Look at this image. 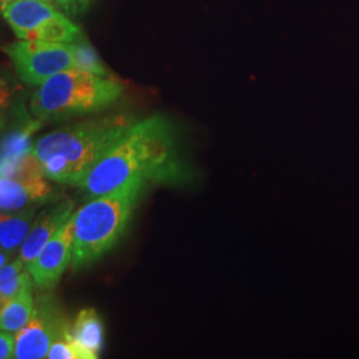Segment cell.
<instances>
[{
    "mask_svg": "<svg viewBox=\"0 0 359 359\" xmlns=\"http://www.w3.org/2000/svg\"><path fill=\"white\" fill-rule=\"evenodd\" d=\"M13 256V255H11L10 252L4 250V249L0 246V268H1L3 265H6L7 262H10Z\"/></svg>",
    "mask_w": 359,
    "mask_h": 359,
    "instance_id": "23",
    "label": "cell"
},
{
    "mask_svg": "<svg viewBox=\"0 0 359 359\" xmlns=\"http://www.w3.org/2000/svg\"><path fill=\"white\" fill-rule=\"evenodd\" d=\"M74 213L75 203L71 198L62 197L57 201L50 203L34 219L26 241L20 248L19 258L26 265L31 262Z\"/></svg>",
    "mask_w": 359,
    "mask_h": 359,
    "instance_id": "9",
    "label": "cell"
},
{
    "mask_svg": "<svg viewBox=\"0 0 359 359\" xmlns=\"http://www.w3.org/2000/svg\"><path fill=\"white\" fill-rule=\"evenodd\" d=\"M74 215L52 237L47 245L26 265L34 285L40 292H51L72 262Z\"/></svg>",
    "mask_w": 359,
    "mask_h": 359,
    "instance_id": "8",
    "label": "cell"
},
{
    "mask_svg": "<svg viewBox=\"0 0 359 359\" xmlns=\"http://www.w3.org/2000/svg\"><path fill=\"white\" fill-rule=\"evenodd\" d=\"M15 335L16 334L0 330V359L13 358Z\"/></svg>",
    "mask_w": 359,
    "mask_h": 359,
    "instance_id": "21",
    "label": "cell"
},
{
    "mask_svg": "<svg viewBox=\"0 0 359 359\" xmlns=\"http://www.w3.org/2000/svg\"><path fill=\"white\" fill-rule=\"evenodd\" d=\"M20 79L29 86H41L50 77L75 68L71 44L19 40L4 48Z\"/></svg>",
    "mask_w": 359,
    "mask_h": 359,
    "instance_id": "7",
    "label": "cell"
},
{
    "mask_svg": "<svg viewBox=\"0 0 359 359\" xmlns=\"http://www.w3.org/2000/svg\"><path fill=\"white\" fill-rule=\"evenodd\" d=\"M72 323V322H71ZM48 359H86L84 353L79 348L71 335V325L52 342L47 353Z\"/></svg>",
    "mask_w": 359,
    "mask_h": 359,
    "instance_id": "17",
    "label": "cell"
},
{
    "mask_svg": "<svg viewBox=\"0 0 359 359\" xmlns=\"http://www.w3.org/2000/svg\"><path fill=\"white\" fill-rule=\"evenodd\" d=\"M47 1H51V0H47Z\"/></svg>",
    "mask_w": 359,
    "mask_h": 359,
    "instance_id": "26",
    "label": "cell"
},
{
    "mask_svg": "<svg viewBox=\"0 0 359 359\" xmlns=\"http://www.w3.org/2000/svg\"><path fill=\"white\" fill-rule=\"evenodd\" d=\"M71 325L63 305L51 292L35 298L34 311L26 326L15 335L16 359L47 358L52 342Z\"/></svg>",
    "mask_w": 359,
    "mask_h": 359,
    "instance_id": "6",
    "label": "cell"
},
{
    "mask_svg": "<svg viewBox=\"0 0 359 359\" xmlns=\"http://www.w3.org/2000/svg\"><path fill=\"white\" fill-rule=\"evenodd\" d=\"M57 8H60L65 15L75 16L84 13L92 0H52Z\"/></svg>",
    "mask_w": 359,
    "mask_h": 359,
    "instance_id": "19",
    "label": "cell"
},
{
    "mask_svg": "<svg viewBox=\"0 0 359 359\" xmlns=\"http://www.w3.org/2000/svg\"><path fill=\"white\" fill-rule=\"evenodd\" d=\"M136 120L124 114L102 116L55 129L34 144L44 177L75 187L80 184Z\"/></svg>",
    "mask_w": 359,
    "mask_h": 359,
    "instance_id": "2",
    "label": "cell"
},
{
    "mask_svg": "<svg viewBox=\"0 0 359 359\" xmlns=\"http://www.w3.org/2000/svg\"><path fill=\"white\" fill-rule=\"evenodd\" d=\"M147 181L133 180L112 192L88 200L74 213L71 268L84 269L115 248L128 228Z\"/></svg>",
    "mask_w": 359,
    "mask_h": 359,
    "instance_id": "3",
    "label": "cell"
},
{
    "mask_svg": "<svg viewBox=\"0 0 359 359\" xmlns=\"http://www.w3.org/2000/svg\"><path fill=\"white\" fill-rule=\"evenodd\" d=\"M26 269V264L20 258L7 262L6 265H3L0 268V283L13 278V277L20 274L22 271H25Z\"/></svg>",
    "mask_w": 359,
    "mask_h": 359,
    "instance_id": "20",
    "label": "cell"
},
{
    "mask_svg": "<svg viewBox=\"0 0 359 359\" xmlns=\"http://www.w3.org/2000/svg\"><path fill=\"white\" fill-rule=\"evenodd\" d=\"M41 127L40 120H26L8 132V135L0 142V160H11L22 157L34 151L32 135Z\"/></svg>",
    "mask_w": 359,
    "mask_h": 359,
    "instance_id": "14",
    "label": "cell"
},
{
    "mask_svg": "<svg viewBox=\"0 0 359 359\" xmlns=\"http://www.w3.org/2000/svg\"><path fill=\"white\" fill-rule=\"evenodd\" d=\"M0 177L25 181L46 179L34 151L22 157H16L11 160H0Z\"/></svg>",
    "mask_w": 359,
    "mask_h": 359,
    "instance_id": "15",
    "label": "cell"
},
{
    "mask_svg": "<svg viewBox=\"0 0 359 359\" xmlns=\"http://www.w3.org/2000/svg\"><path fill=\"white\" fill-rule=\"evenodd\" d=\"M71 335L86 359L99 358L104 345V325L95 309H83L71 323Z\"/></svg>",
    "mask_w": 359,
    "mask_h": 359,
    "instance_id": "11",
    "label": "cell"
},
{
    "mask_svg": "<svg viewBox=\"0 0 359 359\" xmlns=\"http://www.w3.org/2000/svg\"><path fill=\"white\" fill-rule=\"evenodd\" d=\"M28 286H34V281L28 270L22 271L20 274L15 276L13 278L0 283V302L1 305L7 302L8 299L19 294L22 290H25Z\"/></svg>",
    "mask_w": 359,
    "mask_h": 359,
    "instance_id": "18",
    "label": "cell"
},
{
    "mask_svg": "<svg viewBox=\"0 0 359 359\" xmlns=\"http://www.w3.org/2000/svg\"><path fill=\"white\" fill-rule=\"evenodd\" d=\"M35 305L32 286H28L0 306V330L18 334L29 321Z\"/></svg>",
    "mask_w": 359,
    "mask_h": 359,
    "instance_id": "13",
    "label": "cell"
},
{
    "mask_svg": "<svg viewBox=\"0 0 359 359\" xmlns=\"http://www.w3.org/2000/svg\"><path fill=\"white\" fill-rule=\"evenodd\" d=\"M40 206H29L16 212H0V246L15 255L31 231Z\"/></svg>",
    "mask_w": 359,
    "mask_h": 359,
    "instance_id": "12",
    "label": "cell"
},
{
    "mask_svg": "<svg viewBox=\"0 0 359 359\" xmlns=\"http://www.w3.org/2000/svg\"><path fill=\"white\" fill-rule=\"evenodd\" d=\"M124 86L111 76L71 68L46 80L31 97L40 121H59L108 109L123 96Z\"/></svg>",
    "mask_w": 359,
    "mask_h": 359,
    "instance_id": "4",
    "label": "cell"
},
{
    "mask_svg": "<svg viewBox=\"0 0 359 359\" xmlns=\"http://www.w3.org/2000/svg\"><path fill=\"white\" fill-rule=\"evenodd\" d=\"M71 50L75 68L102 76H109V71L100 59L99 53L84 36H80L76 41L71 43Z\"/></svg>",
    "mask_w": 359,
    "mask_h": 359,
    "instance_id": "16",
    "label": "cell"
},
{
    "mask_svg": "<svg viewBox=\"0 0 359 359\" xmlns=\"http://www.w3.org/2000/svg\"><path fill=\"white\" fill-rule=\"evenodd\" d=\"M13 1H15V0H0V8L4 7V6L8 4V3H13Z\"/></svg>",
    "mask_w": 359,
    "mask_h": 359,
    "instance_id": "24",
    "label": "cell"
},
{
    "mask_svg": "<svg viewBox=\"0 0 359 359\" xmlns=\"http://www.w3.org/2000/svg\"><path fill=\"white\" fill-rule=\"evenodd\" d=\"M188 177L175 127L165 116L157 114L136 120L76 188L84 200H90L133 180L175 185Z\"/></svg>",
    "mask_w": 359,
    "mask_h": 359,
    "instance_id": "1",
    "label": "cell"
},
{
    "mask_svg": "<svg viewBox=\"0 0 359 359\" xmlns=\"http://www.w3.org/2000/svg\"><path fill=\"white\" fill-rule=\"evenodd\" d=\"M10 96H11V92L8 90L7 84L3 80H0V115H1V111L7 107Z\"/></svg>",
    "mask_w": 359,
    "mask_h": 359,
    "instance_id": "22",
    "label": "cell"
},
{
    "mask_svg": "<svg viewBox=\"0 0 359 359\" xmlns=\"http://www.w3.org/2000/svg\"><path fill=\"white\" fill-rule=\"evenodd\" d=\"M62 198V192L47 179L11 180L0 177V212H16L29 206L47 205Z\"/></svg>",
    "mask_w": 359,
    "mask_h": 359,
    "instance_id": "10",
    "label": "cell"
},
{
    "mask_svg": "<svg viewBox=\"0 0 359 359\" xmlns=\"http://www.w3.org/2000/svg\"><path fill=\"white\" fill-rule=\"evenodd\" d=\"M0 306H1V302H0Z\"/></svg>",
    "mask_w": 359,
    "mask_h": 359,
    "instance_id": "25",
    "label": "cell"
},
{
    "mask_svg": "<svg viewBox=\"0 0 359 359\" xmlns=\"http://www.w3.org/2000/svg\"><path fill=\"white\" fill-rule=\"evenodd\" d=\"M0 13L22 40L71 44L83 36L81 29L47 0H15Z\"/></svg>",
    "mask_w": 359,
    "mask_h": 359,
    "instance_id": "5",
    "label": "cell"
}]
</instances>
